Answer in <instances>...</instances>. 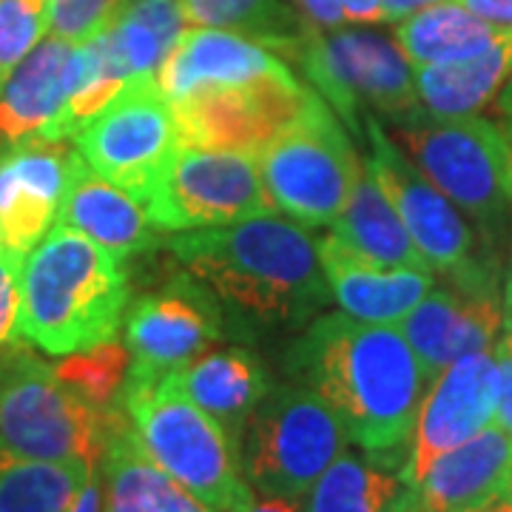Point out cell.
<instances>
[{
    "label": "cell",
    "mask_w": 512,
    "mask_h": 512,
    "mask_svg": "<svg viewBox=\"0 0 512 512\" xmlns=\"http://www.w3.org/2000/svg\"><path fill=\"white\" fill-rule=\"evenodd\" d=\"M365 131L370 140L367 168L399 211L407 234L433 274L450 276L461 291L498 293L493 271L476 256V237L461 217V208L421 174L419 165L404 157L379 120L367 117Z\"/></svg>",
    "instance_id": "30bf717a"
},
{
    "label": "cell",
    "mask_w": 512,
    "mask_h": 512,
    "mask_svg": "<svg viewBox=\"0 0 512 512\" xmlns=\"http://www.w3.org/2000/svg\"><path fill=\"white\" fill-rule=\"evenodd\" d=\"M131 373L165 376L188 365L225 336L214 293L194 276H174L160 291L140 296L126 311Z\"/></svg>",
    "instance_id": "5bb4252c"
},
{
    "label": "cell",
    "mask_w": 512,
    "mask_h": 512,
    "mask_svg": "<svg viewBox=\"0 0 512 512\" xmlns=\"http://www.w3.org/2000/svg\"><path fill=\"white\" fill-rule=\"evenodd\" d=\"M74 148L100 177L126 188L140 202L146 200L165 163L180 148L174 111L157 77H131L123 92L74 134Z\"/></svg>",
    "instance_id": "7c38bea8"
},
{
    "label": "cell",
    "mask_w": 512,
    "mask_h": 512,
    "mask_svg": "<svg viewBox=\"0 0 512 512\" xmlns=\"http://www.w3.org/2000/svg\"><path fill=\"white\" fill-rule=\"evenodd\" d=\"M126 0H52V35L83 46L103 35Z\"/></svg>",
    "instance_id": "836d02e7"
},
{
    "label": "cell",
    "mask_w": 512,
    "mask_h": 512,
    "mask_svg": "<svg viewBox=\"0 0 512 512\" xmlns=\"http://www.w3.org/2000/svg\"><path fill=\"white\" fill-rule=\"evenodd\" d=\"M504 493L512 495V470H510V478H507V487H504Z\"/></svg>",
    "instance_id": "ee69618b"
},
{
    "label": "cell",
    "mask_w": 512,
    "mask_h": 512,
    "mask_svg": "<svg viewBox=\"0 0 512 512\" xmlns=\"http://www.w3.org/2000/svg\"><path fill=\"white\" fill-rule=\"evenodd\" d=\"M501 32L507 29H495L493 23L481 20L461 3H436L399 20L396 43L413 69H419L478 57L493 46Z\"/></svg>",
    "instance_id": "83f0119b"
},
{
    "label": "cell",
    "mask_w": 512,
    "mask_h": 512,
    "mask_svg": "<svg viewBox=\"0 0 512 512\" xmlns=\"http://www.w3.org/2000/svg\"><path fill=\"white\" fill-rule=\"evenodd\" d=\"M461 512H512V495L510 493H498L487 501H481L476 507H467Z\"/></svg>",
    "instance_id": "b9f144b4"
},
{
    "label": "cell",
    "mask_w": 512,
    "mask_h": 512,
    "mask_svg": "<svg viewBox=\"0 0 512 512\" xmlns=\"http://www.w3.org/2000/svg\"><path fill=\"white\" fill-rule=\"evenodd\" d=\"M89 461H43L0 439V512H69L94 476Z\"/></svg>",
    "instance_id": "f1b7e54d"
},
{
    "label": "cell",
    "mask_w": 512,
    "mask_h": 512,
    "mask_svg": "<svg viewBox=\"0 0 512 512\" xmlns=\"http://www.w3.org/2000/svg\"><path fill=\"white\" fill-rule=\"evenodd\" d=\"M495 359V424L512 436V345L501 336L493 345Z\"/></svg>",
    "instance_id": "8d00e7d4"
},
{
    "label": "cell",
    "mask_w": 512,
    "mask_h": 512,
    "mask_svg": "<svg viewBox=\"0 0 512 512\" xmlns=\"http://www.w3.org/2000/svg\"><path fill=\"white\" fill-rule=\"evenodd\" d=\"M165 245L228 311L259 328L311 325L328 305L319 242L274 214L177 231Z\"/></svg>",
    "instance_id": "7a4b0ae2"
},
{
    "label": "cell",
    "mask_w": 512,
    "mask_h": 512,
    "mask_svg": "<svg viewBox=\"0 0 512 512\" xmlns=\"http://www.w3.org/2000/svg\"><path fill=\"white\" fill-rule=\"evenodd\" d=\"M180 6L188 26L231 29L285 55L311 32L293 0H180Z\"/></svg>",
    "instance_id": "4dcf8cb0"
},
{
    "label": "cell",
    "mask_w": 512,
    "mask_h": 512,
    "mask_svg": "<svg viewBox=\"0 0 512 512\" xmlns=\"http://www.w3.org/2000/svg\"><path fill=\"white\" fill-rule=\"evenodd\" d=\"M436 3H444V0H382L387 20L410 18V15H416V12L427 9V6H436Z\"/></svg>",
    "instance_id": "ab89813d"
},
{
    "label": "cell",
    "mask_w": 512,
    "mask_h": 512,
    "mask_svg": "<svg viewBox=\"0 0 512 512\" xmlns=\"http://www.w3.org/2000/svg\"><path fill=\"white\" fill-rule=\"evenodd\" d=\"M504 131H507V140H510V146H512V126H504Z\"/></svg>",
    "instance_id": "f6af8a7d"
},
{
    "label": "cell",
    "mask_w": 512,
    "mask_h": 512,
    "mask_svg": "<svg viewBox=\"0 0 512 512\" xmlns=\"http://www.w3.org/2000/svg\"><path fill=\"white\" fill-rule=\"evenodd\" d=\"M126 262L55 222L26 256L18 333L49 356L114 342L128 311Z\"/></svg>",
    "instance_id": "3957f363"
},
{
    "label": "cell",
    "mask_w": 512,
    "mask_h": 512,
    "mask_svg": "<svg viewBox=\"0 0 512 512\" xmlns=\"http://www.w3.org/2000/svg\"><path fill=\"white\" fill-rule=\"evenodd\" d=\"M330 237L342 248H348L356 256L376 262V265L433 271L419 254V248L413 245L399 211L393 208V202L387 200V194L373 180L367 165L353 188L348 208L342 211L339 220L333 222Z\"/></svg>",
    "instance_id": "484cf974"
},
{
    "label": "cell",
    "mask_w": 512,
    "mask_h": 512,
    "mask_svg": "<svg viewBox=\"0 0 512 512\" xmlns=\"http://www.w3.org/2000/svg\"><path fill=\"white\" fill-rule=\"evenodd\" d=\"M493 421L495 359L490 348L461 356L430 382L407 450L404 476L416 484L441 453L473 439Z\"/></svg>",
    "instance_id": "9a60e30c"
},
{
    "label": "cell",
    "mask_w": 512,
    "mask_h": 512,
    "mask_svg": "<svg viewBox=\"0 0 512 512\" xmlns=\"http://www.w3.org/2000/svg\"><path fill=\"white\" fill-rule=\"evenodd\" d=\"M111 407L80 399L20 339L0 348V439L23 456L97 464Z\"/></svg>",
    "instance_id": "52a82bcc"
},
{
    "label": "cell",
    "mask_w": 512,
    "mask_h": 512,
    "mask_svg": "<svg viewBox=\"0 0 512 512\" xmlns=\"http://www.w3.org/2000/svg\"><path fill=\"white\" fill-rule=\"evenodd\" d=\"M293 6L316 32L387 23L382 0H293Z\"/></svg>",
    "instance_id": "e575fe53"
},
{
    "label": "cell",
    "mask_w": 512,
    "mask_h": 512,
    "mask_svg": "<svg viewBox=\"0 0 512 512\" xmlns=\"http://www.w3.org/2000/svg\"><path fill=\"white\" fill-rule=\"evenodd\" d=\"M285 370L328 402L348 441L404 467L430 379L402 328L328 313L288 348Z\"/></svg>",
    "instance_id": "6da1fadb"
},
{
    "label": "cell",
    "mask_w": 512,
    "mask_h": 512,
    "mask_svg": "<svg viewBox=\"0 0 512 512\" xmlns=\"http://www.w3.org/2000/svg\"><path fill=\"white\" fill-rule=\"evenodd\" d=\"M245 512H302L296 507V501H285V498H262L254 501Z\"/></svg>",
    "instance_id": "60d3db41"
},
{
    "label": "cell",
    "mask_w": 512,
    "mask_h": 512,
    "mask_svg": "<svg viewBox=\"0 0 512 512\" xmlns=\"http://www.w3.org/2000/svg\"><path fill=\"white\" fill-rule=\"evenodd\" d=\"M97 473L103 512H217L148 456L120 404L111 407Z\"/></svg>",
    "instance_id": "44dd1931"
},
{
    "label": "cell",
    "mask_w": 512,
    "mask_h": 512,
    "mask_svg": "<svg viewBox=\"0 0 512 512\" xmlns=\"http://www.w3.org/2000/svg\"><path fill=\"white\" fill-rule=\"evenodd\" d=\"M52 29V0H0V86Z\"/></svg>",
    "instance_id": "d6a6232c"
},
{
    "label": "cell",
    "mask_w": 512,
    "mask_h": 512,
    "mask_svg": "<svg viewBox=\"0 0 512 512\" xmlns=\"http://www.w3.org/2000/svg\"><path fill=\"white\" fill-rule=\"evenodd\" d=\"M94 239L123 262L165 245V234L154 225L143 202L126 188L100 177L80 154H74L69 183L57 205V220Z\"/></svg>",
    "instance_id": "d6986e66"
},
{
    "label": "cell",
    "mask_w": 512,
    "mask_h": 512,
    "mask_svg": "<svg viewBox=\"0 0 512 512\" xmlns=\"http://www.w3.org/2000/svg\"><path fill=\"white\" fill-rule=\"evenodd\" d=\"M69 512H103V484H100V473L94 470L89 484L83 487V493L77 495L74 507Z\"/></svg>",
    "instance_id": "f35d334b"
},
{
    "label": "cell",
    "mask_w": 512,
    "mask_h": 512,
    "mask_svg": "<svg viewBox=\"0 0 512 512\" xmlns=\"http://www.w3.org/2000/svg\"><path fill=\"white\" fill-rule=\"evenodd\" d=\"M276 211L302 225H333L365 165L330 106L311 92L299 117L256 154Z\"/></svg>",
    "instance_id": "ba28073f"
},
{
    "label": "cell",
    "mask_w": 512,
    "mask_h": 512,
    "mask_svg": "<svg viewBox=\"0 0 512 512\" xmlns=\"http://www.w3.org/2000/svg\"><path fill=\"white\" fill-rule=\"evenodd\" d=\"M291 57L302 66L330 109L353 134H362L365 111L396 117L419 109L416 69L396 40L370 29H311L293 46Z\"/></svg>",
    "instance_id": "9c48e42d"
},
{
    "label": "cell",
    "mask_w": 512,
    "mask_h": 512,
    "mask_svg": "<svg viewBox=\"0 0 512 512\" xmlns=\"http://www.w3.org/2000/svg\"><path fill=\"white\" fill-rule=\"evenodd\" d=\"M348 433L322 396L299 382L274 384L239 436V464L254 493L302 501L345 453Z\"/></svg>",
    "instance_id": "8992f818"
},
{
    "label": "cell",
    "mask_w": 512,
    "mask_h": 512,
    "mask_svg": "<svg viewBox=\"0 0 512 512\" xmlns=\"http://www.w3.org/2000/svg\"><path fill=\"white\" fill-rule=\"evenodd\" d=\"M163 234L217 228L274 214L256 157L180 146L143 200Z\"/></svg>",
    "instance_id": "8fae6325"
},
{
    "label": "cell",
    "mask_w": 512,
    "mask_h": 512,
    "mask_svg": "<svg viewBox=\"0 0 512 512\" xmlns=\"http://www.w3.org/2000/svg\"><path fill=\"white\" fill-rule=\"evenodd\" d=\"M319 259L330 293L345 313L376 325H402L436 282L427 268H387L367 262L342 248L330 234L319 239Z\"/></svg>",
    "instance_id": "7402d4cb"
},
{
    "label": "cell",
    "mask_w": 512,
    "mask_h": 512,
    "mask_svg": "<svg viewBox=\"0 0 512 512\" xmlns=\"http://www.w3.org/2000/svg\"><path fill=\"white\" fill-rule=\"evenodd\" d=\"M311 92L293 72L200 86L171 103L180 146L256 157L299 117Z\"/></svg>",
    "instance_id": "4fadbf2b"
},
{
    "label": "cell",
    "mask_w": 512,
    "mask_h": 512,
    "mask_svg": "<svg viewBox=\"0 0 512 512\" xmlns=\"http://www.w3.org/2000/svg\"><path fill=\"white\" fill-rule=\"evenodd\" d=\"M512 77V29L501 32L487 52L458 63L419 66L416 92L421 109L441 117H467L490 106Z\"/></svg>",
    "instance_id": "4316f807"
},
{
    "label": "cell",
    "mask_w": 512,
    "mask_h": 512,
    "mask_svg": "<svg viewBox=\"0 0 512 512\" xmlns=\"http://www.w3.org/2000/svg\"><path fill=\"white\" fill-rule=\"evenodd\" d=\"M131 367V353L126 345L103 342L97 348L69 353L60 365H55L57 376L72 387L80 399L94 407H111L123 390V382Z\"/></svg>",
    "instance_id": "1f68e13d"
},
{
    "label": "cell",
    "mask_w": 512,
    "mask_h": 512,
    "mask_svg": "<svg viewBox=\"0 0 512 512\" xmlns=\"http://www.w3.org/2000/svg\"><path fill=\"white\" fill-rule=\"evenodd\" d=\"M117 404L148 456L202 504L217 512H245L254 504L256 493L242 473L237 444L168 376L128 370Z\"/></svg>",
    "instance_id": "277c9868"
},
{
    "label": "cell",
    "mask_w": 512,
    "mask_h": 512,
    "mask_svg": "<svg viewBox=\"0 0 512 512\" xmlns=\"http://www.w3.org/2000/svg\"><path fill=\"white\" fill-rule=\"evenodd\" d=\"M402 325L424 376L433 382L461 356L493 348L504 325V302L498 293L430 291Z\"/></svg>",
    "instance_id": "ac0fdd59"
},
{
    "label": "cell",
    "mask_w": 512,
    "mask_h": 512,
    "mask_svg": "<svg viewBox=\"0 0 512 512\" xmlns=\"http://www.w3.org/2000/svg\"><path fill=\"white\" fill-rule=\"evenodd\" d=\"M185 26L188 20L180 0H126L103 37L131 80L157 74Z\"/></svg>",
    "instance_id": "f546056e"
},
{
    "label": "cell",
    "mask_w": 512,
    "mask_h": 512,
    "mask_svg": "<svg viewBox=\"0 0 512 512\" xmlns=\"http://www.w3.org/2000/svg\"><path fill=\"white\" fill-rule=\"evenodd\" d=\"M291 72L274 49L231 29H185L177 46L157 69V86L168 103L200 86L214 83H251L259 77Z\"/></svg>",
    "instance_id": "ffe728a7"
},
{
    "label": "cell",
    "mask_w": 512,
    "mask_h": 512,
    "mask_svg": "<svg viewBox=\"0 0 512 512\" xmlns=\"http://www.w3.org/2000/svg\"><path fill=\"white\" fill-rule=\"evenodd\" d=\"M495 29H512V0H456Z\"/></svg>",
    "instance_id": "74e56055"
},
{
    "label": "cell",
    "mask_w": 512,
    "mask_h": 512,
    "mask_svg": "<svg viewBox=\"0 0 512 512\" xmlns=\"http://www.w3.org/2000/svg\"><path fill=\"white\" fill-rule=\"evenodd\" d=\"M0 242H3V239H0Z\"/></svg>",
    "instance_id": "bcb514c9"
},
{
    "label": "cell",
    "mask_w": 512,
    "mask_h": 512,
    "mask_svg": "<svg viewBox=\"0 0 512 512\" xmlns=\"http://www.w3.org/2000/svg\"><path fill=\"white\" fill-rule=\"evenodd\" d=\"M512 470V436L501 424L441 453L416 481L421 510L461 512L504 493Z\"/></svg>",
    "instance_id": "603a6c76"
},
{
    "label": "cell",
    "mask_w": 512,
    "mask_h": 512,
    "mask_svg": "<svg viewBox=\"0 0 512 512\" xmlns=\"http://www.w3.org/2000/svg\"><path fill=\"white\" fill-rule=\"evenodd\" d=\"M387 120L410 160L444 197L487 237L504 231L512 208V146L504 128L478 114L441 117L421 106Z\"/></svg>",
    "instance_id": "5b68a950"
},
{
    "label": "cell",
    "mask_w": 512,
    "mask_h": 512,
    "mask_svg": "<svg viewBox=\"0 0 512 512\" xmlns=\"http://www.w3.org/2000/svg\"><path fill=\"white\" fill-rule=\"evenodd\" d=\"M302 512H424L404 467L379 456L342 453L299 501Z\"/></svg>",
    "instance_id": "d4e9b609"
},
{
    "label": "cell",
    "mask_w": 512,
    "mask_h": 512,
    "mask_svg": "<svg viewBox=\"0 0 512 512\" xmlns=\"http://www.w3.org/2000/svg\"><path fill=\"white\" fill-rule=\"evenodd\" d=\"M89 74V46L43 37L0 86V154L46 137L57 111Z\"/></svg>",
    "instance_id": "2e32d148"
},
{
    "label": "cell",
    "mask_w": 512,
    "mask_h": 512,
    "mask_svg": "<svg viewBox=\"0 0 512 512\" xmlns=\"http://www.w3.org/2000/svg\"><path fill=\"white\" fill-rule=\"evenodd\" d=\"M165 376L208 416L220 421L237 450L245 421L274 387L262 359L245 348L205 350Z\"/></svg>",
    "instance_id": "cb8c5ba5"
},
{
    "label": "cell",
    "mask_w": 512,
    "mask_h": 512,
    "mask_svg": "<svg viewBox=\"0 0 512 512\" xmlns=\"http://www.w3.org/2000/svg\"><path fill=\"white\" fill-rule=\"evenodd\" d=\"M26 251L0 242V348L20 339V276L26 265Z\"/></svg>",
    "instance_id": "d590c367"
},
{
    "label": "cell",
    "mask_w": 512,
    "mask_h": 512,
    "mask_svg": "<svg viewBox=\"0 0 512 512\" xmlns=\"http://www.w3.org/2000/svg\"><path fill=\"white\" fill-rule=\"evenodd\" d=\"M77 148L66 140L32 137L0 154V239L32 251L57 220Z\"/></svg>",
    "instance_id": "e0dca14e"
},
{
    "label": "cell",
    "mask_w": 512,
    "mask_h": 512,
    "mask_svg": "<svg viewBox=\"0 0 512 512\" xmlns=\"http://www.w3.org/2000/svg\"><path fill=\"white\" fill-rule=\"evenodd\" d=\"M501 339L512 345V268L507 276V293H504V325H501Z\"/></svg>",
    "instance_id": "7bdbcfd3"
}]
</instances>
